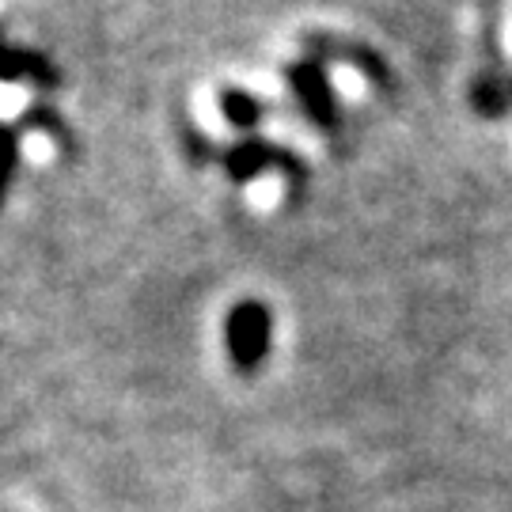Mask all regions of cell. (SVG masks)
<instances>
[{
	"label": "cell",
	"instance_id": "6da1fadb",
	"mask_svg": "<svg viewBox=\"0 0 512 512\" xmlns=\"http://www.w3.org/2000/svg\"><path fill=\"white\" fill-rule=\"evenodd\" d=\"M228 349L239 368H255L270 349V311L262 304H239L228 319Z\"/></svg>",
	"mask_w": 512,
	"mask_h": 512
},
{
	"label": "cell",
	"instance_id": "7a4b0ae2",
	"mask_svg": "<svg viewBox=\"0 0 512 512\" xmlns=\"http://www.w3.org/2000/svg\"><path fill=\"white\" fill-rule=\"evenodd\" d=\"M23 152H27V160L46 164V160L54 156V145H50V137H46V133H31V137L23 141Z\"/></svg>",
	"mask_w": 512,
	"mask_h": 512
},
{
	"label": "cell",
	"instance_id": "3957f363",
	"mask_svg": "<svg viewBox=\"0 0 512 512\" xmlns=\"http://www.w3.org/2000/svg\"><path fill=\"white\" fill-rule=\"evenodd\" d=\"M19 110H23V92L12 84H0V118H12Z\"/></svg>",
	"mask_w": 512,
	"mask_h": 512
},
{
	"label": "cell",
	"instance_id": "277c9868",
	"mask_svg": "<svg viewBox=\"0 0 512 512\" xmlns=\"http://www.w3.org/2000/svg\"><path fill=\"white\" fill-rule=\"evenodd\" d=\"M277 179H258L255 186H251V202L255 205H270V202H277V194H281V190H277Z\"/></svg>",
	"mask_w": 512,
	"mask_h": 512
}]
</instances>
